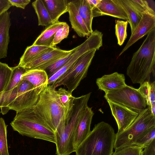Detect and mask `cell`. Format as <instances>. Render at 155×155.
Returning a JSON list of instances; mask_svg holds the SVG:
<instances>
[{"mask_svg":"<svg viewBox=\"0 0 155 155\" xmlns=\"http://www.w3.org/2000/svg\"><path fill=\"white\" fill-rule=\"evenodd\" d=\"M71 1L84 22L89 32L91 33L93 31L92 28L93 17L92 8L87 0H75Z\"/></svg>","mask_w":155,"mask_h":155,"instance_id":"603a6c76","label":"cell"},{"mask_svg":"<svg viewBox=\"0 0 155 155\" xmlns=\"http://www.w3.org/2000/svg\"><path fill=\"white\" fill-rule=\"evenodd\" d=\"M91 95L90 92L78 97H75L71 116L61 129L55 132L56 154L70 155L74 152L72 145L74 133L79 119L85 109Z\"/></svg>","mask_w":155,"mask_h":155,"instance_id":"5b68a950","label":"cell"},{"mask_svg":"<svg viewBox=\"0 0 155 155\" xmlns=\"http://www.w3.org/2000/svg\"><path fill=\"white\" fill-rule=\"evenodd\" d=\"M52 23L58 22L60 16L68 11V1L66 0H42Z\"/></svg>","mask_w":155,"mask_h":155,"instance_id":"44dd1931","label":"cell"},{"mask_svg":"<svg viewBox=\"0 0 155 155\" xmlns=\"http://www.w3.org/2000/svg\"><path fill=\"white\" fill-rule=\"evenodd\" d=\"M10 125L14 131L23 136L56 143L54 131L32 109L17 113Z\"/></svg>","mask_w":155,"mask_h":155,"instance_id":"277c9868","label":"cell"},{"mask_svg":"<svg viewBox=\"0 0 155 155\" xmlns=\"http://www.w3.org/2000/svg\"><path fill=\"white\" fill-rule=\"evenodd\" d=\"M12 6L24 9L31 2L30 0H8Z\"/></svg>","mask_w":155,"mask_h":155,"instance_id":"74e56055","label":"cell"},{"mask_svg":"<svg viewBox=\"0 0 155 155\" xmlns=\"http://www.w3.org/2000/svg\"><path fill=\"white\" fill-rule=\"evenodd\" d=\"M124 74L115 72L97 78L96 83L99 89L105 93L109 91L118 89L126 86Z\"/></svg>","mask_w":155,"mask_h":155,"instance_id":"e0dca14e","label":"cell"},{"mask_svg":"<svg viewBox=\"0 0 155 155\" xmlns=\"http://www.w3.org/2000/svg\"><path fill=\"white\" fill-rule=\"evenodd\" d=\"M48 78L46 71L33 69L26 71L22 75L21 80L31 83L39 94L48 85Z\"/></svg>","mask_w":155,"mask_h":155,"instance_id":"ac0fdd59","label":"cell"},{"mask_svg":"<svg viewBox=\"0 0 155 155\" xmlns=\"http://www.w3.org/2000/svg\"><path fill=\"white\" fill-rule=\"evenodd\" d=\"M115 35L117 40V44L121 46L127 37V29L128 22L120 20H115Z\"/></svg>","mask_w":155,"mask_h":155,"instance_id":"1f68e13d","label":"cell"},{"mask_svg":"<svg viewBox=\"0 0 155 155\" xmlns=\"http://www.w3.org/2000/svg\"><path fill=\"white\" fill-rule=\"evenodd\" d=\"M32 109L54 133L59 131L69 122L73 111L61 106L56 89L51 85H48L40 93L38 101Z\"/></svg>","mask_w":155,"mask_h":155,"instance_id":"6da1fadb","label":"cell"},{"mask_svg":"<svg viewBox=\"0 0 155 155\" xmlns=\"http://www.w3.org/2000/svg\"><path fill=\"white\" fill-rule=\"evenodd\" d=\"M56 92L59 101L61 106L68 110H73L75 97L72 95V93L62 87L56 90Z\"/></svg>","mask_w":155,"mask_h":155,"instance_id":"f1b7e54d","label":"cell"},{"mask_svg":"<svg viewBox=\"0 0 155 155\" xmlns=\"http://www.w3.org/2000/svg\"><path fill=\"white\" fill-rule=\"evenodd\" d=\"M12 68L10 82L6 90L0 93V108L3 115L6 114L10 110L9 107L16 97L22 76L26 71L23 67L18 65Z\"/></svg>","mask_w":155,"mask_h":155,"instance_id":"8fae6325","label":"cell"},{"mask_svg":"<svg viewBox=\"0 0 155 155\" xmlns=\"http://www.w3.org/2000/svg\"><path fill=\"white\" fill-rule=\"evenodd\" d=\"M0 113H1V112H0Z\"/></svg>","mask_w":155,"mask_h":155,"instance_id":"60d3db41","label":"cell"},{"mask_svg":"<svg viewBox=\"0 0 155 155\" xmlns=\"http://www.w3.org/2000/svg\"><path fill=\"white\" fill-rule=\"evenodd\" d=\"M93 18L107 15L126 20L127 14L118 0H101L96 6L92 8Z\"/></svg>","mask_w":155,"mask_h":155,"instance_id":"5bb4252c","label":"cell"},{"mask_svg":"<svg viewBox=\"0 0 155 155\" xmlns=\"http://www.w3.org/2000/svg\"><path fill=\"white\" fill-rule=\"evenodd\" d=\"M143 150L137 146H129L115 150L112 155H141Z\"/></svg>","mask_w":155,"mask_h":155,"instance_id":"e575fe53","label":"cell"},{"mask_svg":"<svg viewBox=\"0 0 155 155\" xmlns=\"http://www.w3.org/2000/svg\"><path fill=\"white\" fill-rule=\"evenodd\" d=\"M143 149L141 155H155V139Z\"/></svg>","mask_w":155,"mask_h":155,"instance_id":"8d00e7d4","label":"cell"},{"mask_svg":"<svg viewBox=\"0 0 155 155\" xmlns=\"http://www.w3.org/2000/svg\"><path fill=\"white\" fill-rule=\"evenodd\" d=\"M69 27L66 22L56 32L52 42V47H55L57 44L60 43L62 40L66 38L68 35Z\"/></svg>","mask_w":155,"mask_h":155,"instance_id":"d590c367","label":"cell"},{"mask_svg":"<svg viewBox=\"0 0 155 155\" xmlns=\"http://www.w3.org/2000/svg\"><path fill=\"white\" fill-rule=\"evenodd\" d=\"M12 67L0 62V93L6 90L11 79Z\"/></svg>","mask_w":155,"mask_h":155,"instance_id":"83f0119b","label":"cell"},{"mask_svg":"<svg viewBox=\"0 0 155 155\" xmlns=\"http://www.w3.org/2000/svg\"><path fill=\"white\" fill-rule=\"evenodd\" d=\"M118 1L127 14L131 33L139 22L142 15L133 6L129 0H118Z\"/></svg>","mask_w":155,"mask_h":155,"instance_id":"484cf974","label":"cell"},{"mask_svg":"<svg viewBox=\"0 0 155 155\" xmlns=\"http://www.w3.org/2000/svg\"><path fill=\"white\" fill-rule=\"evenodd\" d=\"M116 136L110 125L101 122L77 147L75 155H112Z\"/></svg>","mask_w":155,"mask_h":155,"instance_id":"3957f363","label":"cell"},{"mask_svg":"<svg viewBox=\"0 0 155 155\" xmlns=\"http://www.w3.org/2000/svg\"><path fill=\"white\" fill-rule=\"evenodd\" d=\"M96 50L89 51L81 56L73 66L51 84L55 89L63 85L72 93L87 76L88 70Z\"/></svg>","mask_w":155,"mask_h":155,"instance_id":"8992f818","label":"cell"},{"mask_svg":"<svg viewBox=\"0 0 155 155\" xmlns=\"http://www.w3.org/2000/svg\"><path fill=\"white\" fill-rule=\"evenodd\" d=\"M52 48L33 45L27 47L20 58L18 65L24 67Z\"/></svg>","mask_w":155,"mask_h":155,"instance_id":"d4e9b609","label":"cell"},{"mask_svg":"<svg viewBox=\"0 0 155 155\" xmlns=\"http://www.w3.org/2000/svg\"><path fill=\"white\" fill-rule=\"evenodd\" d=\"M94 114L92 107L87 106L81 116L73 137L72 145L74 152L91 131L90 127Z\"/></svg>","mask_w":155,"mask_h":155,"instance_id":"2e32d148","label":"cell"},{"mask_svg":"<svg viewBox=\"0 0 155 155\" xmlns=\"http://www.w3.org/2000/svg\"><path fill=\"white\" fill-rule=\"evenodd\" d=\"M10 13L7 11L0 17V59L7 57L10 41L9 30L11 25Z\"/></svg>","mask_w":155,"mask_h":155,"instance_id":"d6986e66","label":"cell"},{"mask_svg":"<svg viewBox=\"0 0 155 155\" xmlns=\"http://www.w3.org/2000/svg\"><path fill=\"white\" fill-rule=\"evenodd\" d=\"M133 6L142 15L145 13H149L155 15L154 10L152 9L148 2L144 0H129Z\"/></svg>","mask_w":155,"mask_h":155,"instance_id":"836d02e7","label":"cell"},{"mask_svg":"<svg viewBox=\"0 0 155 155\" xmlns=\"http://www.w3.org/2000/svg\"><path fill=\"white\" fill-rule=\"evenodd\" d=\"M104 97L107 101L124 106L139 113L147 107L145 100L137 89L127 85L108 91Z\"/></svg>","mask_w":155,"mask_h":155,"instance_id":"ba28073f","label":"cell"},{"mask_svg":"<svg viewBox=\"0 0 155 155\" xmlns=\"http://www.w3.org/2000/svg\"><path fill=\"white\" fill-rule=\"evenodd\" d=\"M155 126V115L147 107L139 113L131 124L126 130L116 135L114 148L115 150L133 145L136 139L147 130Z\"/></svg>","mask_w":155,"mask_h":155,"instance_id":"52a82bcc","label":"cell"},{"mask_svg":"<svg viewBox=\"0 0 155 155\" xmlns=\"http://www.w3.org/2000/svg\"><path fill=\"white\" fill-rule=\"evenodd\" d=\"M155 28L147 35L139 49L133 54L127 69V74L133 84H142L150 81L154 74Z\"/></svg>","mask_w":155,"mask_h":155,"instance_id":"7a4b0ae2","label":"cell"},{"mask_svg":"<svg viewBox=\"0 0 155 155\" xmlns=\"http://www.w3.org/2000/svg\"><path fill=\"white\" fill-rule=\"evenodd\" d=\"M39 96V94L31 83L21 80L18 86L16 97L9 109L14 110L18 113L32 109L37 103Z\"/></svg>","mask_w":155,"mask_h":155,"instance_id":"30bf717a","label":"cell"},{"mask_svg":"<svg viewBox=\"0 0 155 155\" xmlns=\"http://www.w3.org/2000/svg\"><path fill=\"white\" fill-rule=\"evenodd\" d=\"M77 48V46L71 50V51L69 53L58 60L45 70H48V71L49 78L59 70L68 62L73 56Z\"/></svg>","mask_w":155,"mask_h":155,"instance_id":"d6a6232c","label":"cell"},{"mask_svg":"<svg viewBox=\"0 0 155 155\" xmlns=\"http://www.w3.org/2000/svg\"><path fill=\"white\" fill-rule=\"evenodd\" d=\"M144 99L147 106L151 109L152 114L155 115V82H144L137 89Z\"/></svg>","mask_w":155,"mask_h":155,"instance_id":"cb8c5ba5","label":"cell"},{"mask_svg":"<svg viewBox=\"0 0 155 155\" xmlns=\"http://www.w3.org/2000/svg\"><path fill=\"white\" fill-rule=\"evenodd\" d=\"M91 8L96 7L99 3L101 0H87Z\"/></svg>","mask_w":155,"mask_h":155,"instance_id":"ab89813d","label":"cell"},{"mask_svg":"<svg viewBox=\"0 0 155 155\" xmlns=\"http://www.w3.org/2000/svg\"><path fill=\"white\" fill-rule=\"evenodd\" d=\"M7 126L4 119L0 118V155H9L7 139Z\"/></svg>","mask_w":155,"mask_h":155,"instance_id":"4dcf8cb0","label":"cell"},{"mask_svg":"<svg viewBox=\"0 0 155 155\" xmlns=\"http://www.w3.org/2000/svg\"><path fill=\"white\" fill-rule=\"evenodd\" d=\"M65 23L58 21L46 27L45 29L37 38L33 45L52 47V42L56 32Z\"/></svg>","mask_w":155,"mask_h":155,"instance_id":"7402d4cb","label":"cell"},{"mask_svg":"<svg viewBox=\"0 0 155 155\" xmlns=\"http://www.w3.org/2000/svg\"><path fill=\"white\" fill-rule=\"evenodd\" d=\"M37 15L38 25L46 27L53 24L49 14L42 0H36L32 3Z\"/></svg>","mask_w":155,"mask_h":155,"instance_id":"4316f807","label":"cell"},{"mask_svg":"<svg viewBox=\"0 0 155 155\" xmlns=\"http://www.w3.org/2000/svg\"><path fill=\"white\" fill-rule=\"evenodd\" d=\"M68 8L69 20L72 28L80 37L89 36L91 33L71 1L68 2Z\"/></svg>","mask_w":155,"mask_h":155,"instance_id":"ffe728a7","label":"cell"},{"mask_svg":"<svg viewBox=\"0 0 155 155\" xmlns=\"http://www.w3.org/2000/svg\"><path fill=\"white\" fill-rule=\"evenodd\" d=\"M103 35L102 33L97 30L93 31L84 42L77 46L75 51L68 62L48 78V85L53 84L70 68L84 54L93 49L99 50L102 46Z\"/></svg>","mask_w":155,"mask_h":155,"instance_id":"9c48e42d","label":"cell"},{"mask_svg":"<svg viewBox=\"0 0 155 155\" xmlns=\"http://www.w3.org/2000/svg\"><path fill=\"white\" fill-rule=\"evenodd\" d=\"M71 51V50L66 51L55 47H52L23 67L26 71L33 69L45 70L48 67Z\"/></svg>","mask_w":155,"mask_h":155,"instance_id":"4fadbf2b","label":"cell"},{"mask_svg":"<svg viewBox=\"0 0 155 155\" xmlns=\"http://www.w3.org/2000/svg\"><path fill=\"white\" fill-rule=\"evenodd\" d=\"M154 28L155 15L147 13L143 14L140 21L131 33L128 41L120 53L119 56L139 39L148 35Z\"/></svg>","mask_w":155,"mask_h":155,"instance_id":"9a60e30c","label":"cell"},{"mask_svg":"<svg viewBox=\"0 0 155 155\" xmlns=\"http://www.w3.org/2000/svg\"><path fill=\"white\" fill-rule=\"evenodd\" d=\"M155 126L153 127L144 131L135 140L133 143L143 149L155 139Z\"/></svg>","mask_w":155,"mask_h":155,"instance_id":"f546056e","label":"cell"},{"mask_svg":"<svg viewBox=\"0 0 155 155\" xmlns=\"http://www.w3.org/2000/svg\"><path fill=\"white\" fill-rule=\"evenodd\" d=\"M111 113L117 123L118 135L127 128L138 116L139 113L122 105L107 101Z\"/></svg>","mask_w":155,"mask_h":155,"instance_id":"7c38bea8","label":"cell"},{"mask_svg":"<svg viewBox=\"0 0 155 155\" xmlns=\"http://www.w3.org/2000/svg\"><path fill=\"white\" fill-rule=\"evenodd\" d=\"M12 6L8 0H0V17Z\"/></svg>","mask_w":155,"mask_h":155,"instance_id":"f35d334b","label":"cell"}]
</instances>
